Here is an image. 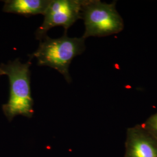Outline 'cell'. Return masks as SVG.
<instances>
[{"label": "cell", "mask_w": 157, "mask_h": 157, "mask_svg": "<svg viewBox=\"0 0 157 157\" xmlns=\"http://www.w3.org/2000/svg\"><path fill=\"white\" fill-rule=\"evenodd\" d=\"M31 62L23 63L17 58L6 64L2 63L1 69L10 82V97L2 105V111L11 121L17 115L32 118L33 115V100L30 87Z\"/></svg>", "instance_id": "1"}, {"label": "cell", "mask_w": 157, "mask_h": 157, "mask_svg": "<svg viewBox=\"0 0 157 157\" xmlns=\"http://www.w3.org/2000/svg\"><path fill=\"white\" fill-rule=\"evenodd\" d=\"M86 48L85 39L69 37L67 33L58 39H51L48 36L40 41L38 48L29 55L30 61L34 58L39 66H47L61 73L68 83L72 78L69 67L75 56L82 54Z\"/></svg>", "instance_id": "2"}, {"label": "cell", "mask_w": 157, "mask_h": 157, "mask_svg": "<svg viewBox=\"0 0 157 157\" xmlns=\"http://www.w3.org/2000/svg\"><path fill=\"white\" fill-rule=\"evenodd\" d=\"M81 12L85 39L119 33L124 29V20L117 10L116 1L108 4L99 0H82Z\"/></svg>", "instance_id": "3"}, {"label": "cell", "mask_w": 157, "mask_h": 157, "mask_svg": "<svg viewBox=\"0 0 157 157\" xmlns=\"http://www.w3.org/2000/svg\"><path fill=\"white\" fill-rule=\"evenodd\" d=\"M82 0H50L44 14L43 23L37 29L36 39L41 41L47 32L56 26H62L65 33L79 19H82Z\"/></svg>", "instance_id": "4"}, {"label": "cell", "mask_w": 157, "mask_h": 157, "mask_svg": "<svg viewBox=\"0 0 157 157\" xmlns=\"http://www.w3.org/2000/svg\"><path fill=\"white\" fill-rule=\"evenodd\" d=\"M124 157H157V139L142 124L126 132Z\"/></svg>", "instance_id": "5"}, {"label": "cell", "mask_w": 157, "mask_h": 157, "mask_svg": "<svg viewBox=\"0 0 157 157\" xmlns=\"http://www.w3.org/2000/svg\"><path fill=\"white\" fill-rule=\"evenodd\" d=\"M50 0H7L4 1L3 11L30 17L44 15Z\"/></svg>", "instance_id": "6"}, {"label": "cell", "mask_w": 157, "mask_h": 157, "mask_svg": "<svg viewBox=\"0 0 157 157\" xmlns=\"http://www.w3.org/2000/svg\"><path fill=\"white\" fill-rule=\"evenodd\" d=\"M142 126L157 139V112L146 120Z\"/></svg>", "instance_id": "7"}, {"label": "cell", "mask_w": 157, "mask_h": 157, "mask_svg": "<svg viewBox=\"0 0 157 157\" xmlns=\"http://www.w3.org/2000/svg\"><path fill=\"white\" fill-rule=\"evenodd\" d=\"M2 75H5V73L3 72V71L1 69V68L0 67V76Z\"/></svg>", "instance_id": "8"}]
</instances>
